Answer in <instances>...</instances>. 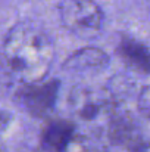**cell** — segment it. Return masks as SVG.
<instances>
[{
    "label": "cell",
    "mask_w": 150,
    "mask_h": 152,
    "mask_svg": "<svg viewBox=\"0 0 150 152\" xmlns=\"http://www.w3.org/2000/svg\"><path fill=\"white\" fill-rule=\"evenodd\" d=\"M3 64L21 84L46 80L53 59L54 45L47 33L30 24H18L4 36L1 46Z\"/></svg>",
    "instance_id": "6da1fadb"
},
{
    "label": "cell",
    "mask_w": 150,
    "mask_h": 152,
    "mask_svg": "<svg viewBox=\"0 0 150 152\" xmlns=\"http://www.w3.org/2000/svg\"><path fill=\"white\" fill-rule=\"evenodd\" d=\"M59 19L66 31L83 40L94 39L103 28V10L94 0H63Z\"/></svg>",
    "instance_id": "7a4b0ae2"
},
{
    "label": "cell",
    "mask_w": 150,
    "mask_h": 152,
    "mask_svg": "<svg viewBox=\"0 0 150 152\" xmlns=\"http://www.w3.org/2000/svg\"><path fill=\"white\" fill-rule=\"evenodd\" d=\"M68 103L74 117L87 124H109L110 118L113 117L112 98L104 90L77 86L69 93Z\"/></svg>",
    "instance_id": "3957f363"
},
{
    "label": "cell",
    "mask_w": 150,
    "mask_h": 152,
    "mask_svg": "<svg viewBox=\"0 0 150 152\" xmlns=\"http://www.w3.org/2000/svg\"><path fill=\"white\" fill-rule=\"evenodd\" d=\"M59 86L60 83L57 78H47L31 84H21V87L15 92V101L31 117L46 118L51 114L56 105Z\"/></svg>",
    "instance_id": "277c9868"
},
{
    "label": "cell",
    "mask_w": 150,
    "mask_h": 152,
    "mask_svg": "<svg viewBox=\"0 0 150 152\" xmlns=\"http://www.w3.org/2000/svg\"><path fill=\"white\" fill-rule=\"evenodd\" d=\"M106 136L109 145L124 152H141L144 145L141 140L140 129L136 121L128 115L112 117L106 126Z\"/></svg>",
    "instance_id": "5b68a950"
},
{
    "label": "cell",
    "mask_w": 150,
    "mask_h": 152,
    "mask_svg": "<svg viewBox=\"0 0 150 152\" xmlns=\"http://www.w3.org/2000/svg\"><path fill=\"white\" fill-rule=\"evenodd\" d=\"M75 139V126L72 121L57 118L50 120L41 130L40 152H68Z\"/></svg>",
    "instance_id": "8992f818"
},
{
    "label": "cell",
    "mask_w": 150,
    "mask_h": 152,
    "mask_svg": "<svg viewBox=\"0 0 150 152\" xmlns=\"http://www.w3.org/2000/svg\"><path fill=\"white\" fill-rule=\"evenodd\" d=\"M109 55L100 48L87 46L78 49L69 55L62 68L69 72H86V71H100L109 65Z\"/></svg>",
    "instance_id": "52a82bcc"
},
{
    "label": "cell",
    "mask_w": 150,
    "mask_h": 152,
    "mask_svg": "<svg viewBox=\"0 0 150 152\" xmlns=\"http://www.w3.org/2000/svg\"><path fill=\"white\" fill-rule=\"evenodd\" d=\"M116 53L131 69L150 75V49L133 37H122Z\"/></svg>",
    "instance_id": "ba28073f"
},
{
    "label": "cell",
    "mask_w": 150,
    "mask_h": 152,
    "mask_svg": "<svg viewBox=\"0 0 150 152\" xmlns=\"http://www.w3.org/2000/svg\"><path fill=\"white\" fill-rule=\"evenodd\" d=\"M137 109L143 118L150 120V84L144 86L137 99Z\"/></svg>",
    "instance_id": "9c48e42d"
},
{
    "label": "cell",
    "mask_w": 150,
    "mask_h": 152,
    "mask_svg": "<svg viewBox=\"0 0 150 152\" xmlns=\"http://www.w3.org/2000/svg\"><path fill=\"white\" fill-rule=\"evenodd\" d=\"M68 152H100V149L87 137H77L71 143Z\"/></svg>",
    "instance_id": "30bf717a"
},
{
    "label": "cell",
    "mask_w": 150,
    "mask_h": 152,
    "mask_svg": "<svg viewBox=\"0 0 150 152\" xmlns=\"http://www.w3.org/2000/svg\"><path fill=\"white\" fill-rule=\"evenodd\" d=\"M141 152H150V143H146L144 145V148H143V151Z\"/></svg>",
    "instance_id": "8fae6325"
}]
</instances>
